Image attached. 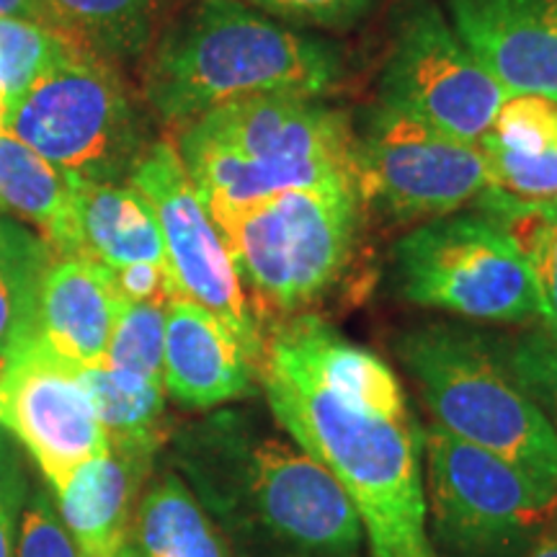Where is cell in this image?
I'll use <instances>...</instances> for the list:
<instances>
[{"mask_svg":"<svg viewBox=\"0 0 557 557\" xmlns=\"http://www.w3.org/2000/svg\"><path fill=\"white\" fill-rule=\"evenodd\" d=\"M423 457L426 513L455 557H511L555 519L557 493L436 423L423 431Z\"/></svg>","mask_w":557,"mask_h":557,"instance_id":"cell-8","label":"cell"},{"mask_svg":"<svg viewBox=\"0 0 557 557\" xmlns=\"http://www.w3.org/2000/svg\"><path fill=\"white\" fill-rule=\"evenodd\" d=\"M0 207L37 225L54 256H81L73 178L5 132H0Z\"/></svg>","mask_w":557,"mask_h":557,"instance_id":"cell-20","label":"cell"},{"mask_svg":"<svg viewBox=\"0 0 557 557\" xmlns=\"http://www.w3.org/2000/svg\"><path fill=\"white\" fill-rule=\"evenodd\" d=\"M73 209L81 256L111 271L135 263L169 267L156 212L132 184L73 178Z\"/></svg>","mask_w":557,"mask_h":557,"instance_id":"cell-18","label":"cell"},{"mask_svg":"<svg viewBox=\"0 0 557 557\" xmlns=\"http://www.w3.org/2000/svg\"><path fill=\"white\" fill-rule=\"evenodd\" d=\"M459 39L513 94L557 101V0H442Z\"/></svg>","mask_w":557,"mask_h":557,"instance_id":"cell-14","label":"cell"},{"mask_svg":"<svg viewBox=\"0 0 557 557\" xmlns=\"http://www.w3.org/2000/svg\"><path fill=\"white\" fill-rule=\"evenodd\" d=\"M70 39L45 21L0 16V101L9 107L67 52Z\"/></svg>","mask_w":557,"mask_h":557,"instance_id":"cell-25","label":"cell"},{"mask_svg":"<svg viewBox=\"0 0 557 557\" xmlns=\"http://www.w3.org/2000/svg\"><path fill=\"white\" fill-rule=\"evenodd\" d=\"M395 351L436 426L557 493V431L513 377L496 336L426 323L400 333Z\"/></svg>","mask_w":557,"mask_h":557,"instance_id":"cell-4","label":"cell"},{"mask_svg":"<svg viewBox=\"0 0 557 557\" xmlns=\"http://www.w3.org/2000/svg\"><path fill=\"white\" fill-rule=\"evenodd\" d=\"M524 557H557V527L542 532Z\"/></svg>","mask_w":557,"mask_h":557,"instance_id":"cell-35","label":"cell"},{"mask_svg":"<svg viewBox=\"0 0 557 557\" xmlns=\"http://www.w3.org/2000/svg\"><path fill=\"white\" fill-rule=\"evenodd\" d=\"M3 114H5V107L3 101H0V132H3Z\"/></svg>","mask_w":557,"mask_h":557,"instance_id":"cell-36","label":"cell"},{"mask_svg":"<svg viewBox=\"0 0 557 557\" xmlns=\"http://www.w3.org/2000/svg\"><path fill=\"white\" fill-rule=\"evenodd\" d=\"M480 148L485 150L491 186L521 199H557V150L527 156L491 137L480 139Z\"/></svg>","mask_w":557,"mask_h":557,"instance_id":"cell-29","label":"cell"},{"mask_svg":"<svg viewBox=\"0 0 557 557\" xmlns=\"http://www.w3.org/2000/svg\"><path fill=\"white\" fill-rule=\"evenodd\" d=\"M496 341L513 377L524 385L557 431V338L537 329Z\"/></svg>","mask_w":557,"mask_h":557,"instance_id":"cell-28","label":"cell"},{"mask_svg":"<svg viewBox=\"0 0 557 557\" xmlns=\"http://www.w3.org/2000/svg\"><path fill=\"white\" fill-rule=\"evenodd\" d=\"M52 259V248L34 230L0 218V367L34 341L41 282Z\"/></svg>","mask_w":557,"mask_h":557,"instance_id":"cell-24","label":"cell"},{"mask_svg":"<svg viewBox=\"0 0 557 557\" xmlns=\"http://www.w3.org/2000/svg\"><path fill=\"white\" fill-rule=\"evenodd\" d=\"M3 132L29 145L65 176L99 184L129 178L150 148L143 114L114 62L75 41L5 107Z\"/></svg>","mask_w":557,"mask_h":557,"instance_id":"cell-6","label":"cell"},{"mask_svg":"<svg viewBox=\"0 0 557 557\" xmlns=\"http://www.w3.org/2000/svg\"><path fill=\"white\" fill-rule=\"evenodd\" d=\"M129 184L145 194L156 212L165 263L178 297L212 312L243 346L253 369L259 367L261 320L250 305L220 227L181 163L176 145L152 143L129 173Z\"/></svg>","mask_w":557,"mask_h":557,"instance_id":"cell-11","label":"cell"},{"mask_svg":"<svg viewBox=\"0 0 557 557\" xmlns=\"http://www.w3.org/2000/svg\"><path fill=\"white\" fill-rule=\"evenodd\" d=\"M256 382L282 431L344 487L372 557H438L423 429L385 359L299 312L263 331Z\"/></svg>","mask_w":557,"mask_h":557,"instance_id":"cell-1","label":"cell"},{"mask_svg":"<svg viewBox=\"0 0 557 557\" xmlns=\"http://www.w3.org/2000/svg\"><path fill=\"white\" fill-rule=\"evenodd\" d=\"M29 493L24 459L9 434H0V557H16L21 508Z\"/></svg>","mask_w":557,"mask_h":557,"instance_id":"cell-32","label":"cell"},{"mask_svg":"<svg viewBox=\"0 0 557 557\" xmlns=\"http://www.w3.org/2000/svg\"><path fill=\"white\" fill-rule=\"evenodd\" d=\"M256 369L225 325L186 297L165 310L163 387L184 408L207 410L253 395Z\"/></svg>","mask_w":557,"mask_h":557,"instance_id":"cell-16","label":"cell"},{"mask_svg":"<svg viewBox=\"0 0 557 557\" xmlns=\"http://www.w3.org/2000/svg\"><path fill=\"white\" fill-rule=\"evenodd\" d=\"M16 557H78L73 537L62 524L58 504L45 487H32L18 521Z\"/></svg>","mask_w":557,"mask_h":557,"instance_id":"cell-31","label":"cell"},{"mask_svg":"<svg viewBox=\"0 0 557 557\" xmlns=\"http://www.w3.org/2000/svg\"><path fill=\"white\" fill-rule=\"evenodd\" d=\"M109 447L156 455L165 442V387L107 364L81 369Z\"/></svg>","mask_w":557,"mask_h":557,"instance_id":"cell-23","label":"cell"},{"mask_svg":"<svg viewBox=\"0 0 557 557\" xmlns=\"http://www.w3.org/2000/svg\"><path fill=\"white\" fill-rule=\"evenodd\" d=\"M364 212L357 181L338 176L212 220L261 320L308 312L336 287L359 246Z\"/></svg>","mask_w":557,"mask_h":557,"instance_id":"cell-5","label":"cell"},{"mask_svg":"<svg viewBox=\"0 0 557 557\" xmlns=\"http://www.w3.org/2000/svg\"><path fill=\"white\" fill-rule=\"evenodd\" d=\"M485 137L527 156L557 150V101L540 94L508 96Z\"/></svg>","mask_w":557,"mask_h":557,"instance_id":"cell-27","label":"cell"},{"mask_svg":"<svg viewBox=\"0 0 557 557\" xmlns=\"http://www.w3.org/2000/svg\"><path fill=\"white\" fill-rule=\"evenodd\" d=\"M240 3L297 29L346 32L364 21L380 0H240Z\"/></svg>","mask_w":557,"mask_h":557,"instance_id":"cell-30","label":"cell"},{"mask_svg":"<svg viewBox=\"0 0 557 557\" xmlns=\"http://www.w3.org/2000/svg\"><path fill=\"white\" fill-rule=\"evenodd\" d=\"M0 16L41 21L39 0H0Z\"/></svg>","mask_w":557,"mask_h":557,"instance_id":"cell-34","label":"cell"},{"mask_svg":"<svg viewBox=\"0 0 557 557\" xmlns=\"http://www.w3.org/2000/svg\"><path fill=\"white\" fill-rule=\"evenodd\" d=\"M181 132L256 163L351 171L354 120L329 99L259 96L207 111Z\"/></svg>","mask_w":557,"mask_h":557,"instance_id":"cell-13","label":"cell"},{"mask_svg":"<svg viewBox=\"0 0 557 557\" xmlns=\"http://www.w3.org/2000/svg\"><path fill=\"white\" fill-rule=\"evenodd\" d=\"M508 90L459 39L436 0H395L377 103L480 143Z\"/></svg>","mask_w":557,"mask_h":557,"instance_id":"cell-10","label":"cell"},{"mask_svg":"<svg viewBox=\"0 0 557 557\" xmlns=\"http://www.w3.org/2000/svg\"><path fill=\"white\" fill-rule=\"evenodd\" d=\"M470 207L517 246L537 292L542 331L557 338V199H521L487 186Z\"/></svg>","mask_w":557,"mask_h":557,"instance_id":"cell-22","label":"cell"},{"mask_svg":"<svg viewBox=\"0 0 557 557\" xmlns=\"http://www.w3.org/2000/svg\"><path fill=\"white\" fill-rule=\"evenodd\" d=\"M387 284L403 302L478 323L540 320L524 259L504 230L475 209L408 230L389 253Z\"/></svg>","mask_w":557,"mask_h":557,"instance_id":"cell-7","label":"cell"},{"mask_svg":"<svg viewBox=\"0 0 557 557\" xmlns=\"http://www.w3.org/2000/svg\"><path fill=\"white\" fill-rule=\"evenodd\" d=\"M344 47L240 0H199L160 37L145 67V99L163 122L189 124L259 96L329 99L344 86Z\"/></svg>","mask_w":557,"mask_h":557,"instance_id":"cell-3","label":"cell"},{"mask_svg":"<svg viewBox=\"0 0 557 557\" xmlns=\"http://www.w3.org/2000/svg\"><path fill=\"white\" fill-rule=\"evenodd\" d=\"M114 282L122 299H127V302L169 305L173 297H178L169 267H156V263H135V267L116 269Z\"/></svg>","mask_w":557,"mask_h":557,"instance_id":"cell-33","label":"cell"},{"mask_svg":"<svg viewBox=\"0 0 557 557\" xmlns=\"http://www.w3.org/2000/svg\"><path fill=\"white\" fill-rule=\"evenodd\" d=\"M351 173L364 209L389 222L462 212L487 186L480 143L374 103L354 120Z\"/></svg>","mask_w":557,"mask_h":557,"instance_id":"cell-9","label":"cell"},{"mask_svg":"<svg viewBox=\"0 0 557 557\" xmlns=\"http://www.w3.org/2000/svg\"><path fill=\"white\" fill-rule=\"evenodd\" d=\"M156 455L109 447L73 472L58 511L78 557H116Z\"/></svg>","mask_w":557,"mask_h":557,"instance_id":"cell-17","label":"cell"},{"mask_svg":"<svg viewBox=\"0 0 557 557\" xmlns=\"http://www.w3.org/2000/svg\"><path fill=\"white\" fill-rule=\"evenodd\" d=\"M173 457L240 557H359L364 529L344 487L250 416L220 410L194 423Z\"/></svg>","mask_w":557,"mask_h":557,"instance_id":"cell-2","label":"cell"},{"mask_svg":"<svg viewBox=\"0 0 557 557\" xmlns=\"http://www.w3.org/2000/svg\"><path fill=\"white\" fill-rule=\"evenodd\" d=\"M0 423L34 459L52 491L109 449L81 369L29 341L0 367Z\"/></svg>","mask_w":557,"mask_h":557,"instance_id":"cell-12","label":"cell"},{"mask_svg":"<svg viewBox=\"0 0 557 557\" xmlns=\"http://www.w3.org/2000/svg\"><path fill=\"white\" fill-rule=\"evenodd\" d=\"M120 305L114 271L88 256H54L41 282L34 341L75 369L101 367Z\"/></svg>","mask_w":557,"mask_h":557,"instance_id":"cell-15","label":"cell"},{"mask_svg":"<svg viewBox=\"0 0 557 557\" xmlns=\"http://www.w3.org/2000/svg\"><path fill=\"white\" fill-rule=\"evenodd\" d=\"M163 5L165 0H39L47 26L114 65L148 52Z\"/></svg>","mask_w":557,"mask_h":557,"instance_id":"cell-21","label":"cell"},{"mask_svg":"<svg viewBox=\"0 0 557 557\" xmlns=\"http://www.w3.org/2000/svg\"><path fill=\"white\" fill-rule=\"evenodd\" d=\"M169 305L122 299L103 364L163 385V341Z\"/></svg>","mask_w":557,"mask_h":557,"instance_id":"cell-26","label":"cell"},{"mask_svg":"<svg viewBox=\"0 0 557 557\" xmlns=\"http://www.w3.org/2000/svg\"><path fill=\"white\" fill-rule=\"evenodd\" d=\"M116 557H230L222 532L176 472L139 496Z\"/></svg>","mask_w":557,"mask_h":557,"instance_id":"cell-19","label":"cell"}]
</instances>
